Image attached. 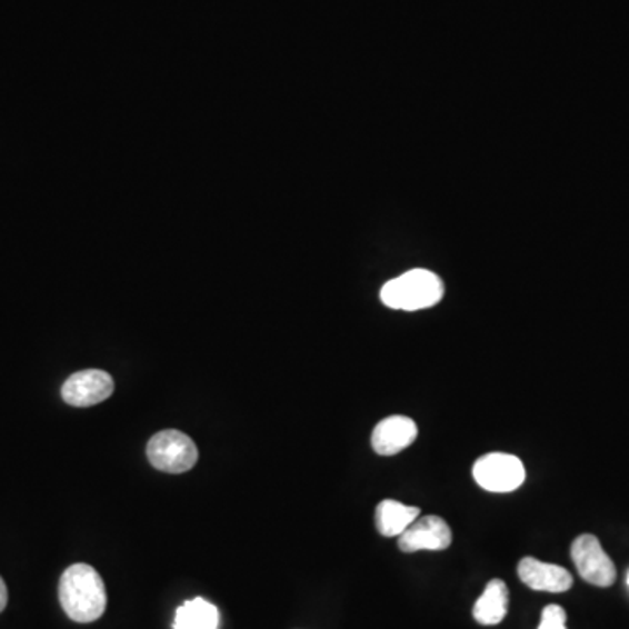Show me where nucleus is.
<instances>
[{"label": "nucleus", "instance_id": "f257e3e1", "mask_svg": "<svg viewBox=\"0 0 629 629\" xmlns=\"http://www.w3.org/2000/svg\"><path fill=\"white\" fill-rule=\"evenodd\" d=\"M58 597L67 616L82 625L97 621L106 612V585L100 573L87 563L67 568L60 579Z\"/></svg>", "mask_w": 629, "mask_h": 629}, {"label": "nucleus", "instance_id": "f03ea898", "mask_svg": "<svg viewBox=\"0 0 629 629\" xmlns=\"http://www.w3.org/2000/svg\"><path fill=\"white\" fill-rule=\"evenodd\" d=\"M445 286L432 271L411 270L393 278L381 289V301L392 310H426L441 301Z\"/></svg>", "mask_w": 629, "mask_h": 629}, {"label": "nucleus", "instance_id": "7ed1b4c3", "mask_svg": "<svg viewBox=\"0 0 629 629\" xmlns=\"http://www.w3.org/2000/svg\"><path fill=\"white\" fill-rule=\"evenodd\" d=\"M148 458L154 469L168 475L188 472L198 462V448L180 430H163L148 442Z\"/></svg>", "mask_w": 629, "mask_h": 629}, {"label": "nucleus", "instance_id": "20e7f679", "mask_svg": "<svg viewBox=\"0 0 629 629\" xmlns=\"http://www.w3.org/2000/svg\"><path fill=\"white\" fill-rule=\"evenodd\" d=\"M472 475L482 490L493 493L518 490L527 478L521 460L515 455L507 453H488L479 458Z\"/></svg>", "mask_w": 629, "mask_h": 629}, {"label": "nucleus", "instance_id": "39448f33", "mask_svg": "<svg viewBox=\"0 0 629 629\" xmlns=\"http://www.w3.org/2000/svg\"><path fill=\"white\" fill-rule=\"evenodd\" d=\"M572 560L579 576L589 585L609 588L616 582V565L601 548L600 540L591 533H585L573 540Z\"/></svg>", "mask_w": 629, "mask_h": 629}, {"label": "nucleus", "instance_id": "423d86ee", "mask_svg": "<svg viewBox=\"0 0 629 629\" xmlns=\"http://www.w3.org/2000/svg\"><path fill=\"white\" fill-rule=\"evenodd\" d=\"M114 392V380L111 375L100 369L79 371L63 383V401L74 408H90L107 401Z\"/></svg>", "mask_w": 629, "mask_h": 629}, {"label": "nucleus", "instance_id": "0eeeda50", "mask_svg": "<svg viewBox=\"0 0 629 629\" xmlns=\"http://www.w3.org/2000/svg\"><path fill=\"white\" fill-rule=\"evenodd\" d=\"M451 539L450 525L441 516H423L399 536V549L402 552L445 551L450 548Z\"/></svg>", "mask_w": 629, "mask_h": 629}, {"label": "nucleus", "instance_id": "6e6552de", "mask_svg": "<svg viewBox=\"0 0 629 629\" xmlns=\"http://www.w3.org/2000/svg\"><path fill=\"white\" fill-rule=\"evenodd\" d=\"M417 438V423L411 418L396 415V417L385 418L372 430V450L381 457H392L413 445Z\"/></svg>", "mask_w": 629, "mask_h": 629}, {"label": "nucleus", "instance_id": "1a4fd4ad", "mask_svg": "<svg viewBox=\"0 0 629 629\" xmlns=\"http://www.w3.org/2000/svg\"><path fill=\"white\" fill-rule=\"evenodd\" d=\"M519 579L533 591L565 592L572 588V573L558 565L543 563L537 558H523L519 561Z\"/></svg>", "mask_w": 629, "mask_h": 629}, {"label": "nucleus", "instance_id": "9d476101", "mask_svg": "<svg viewBox=\"0 0 629 629\" xmlns=\"http://www.w3.org/2000/svg\"><path fill=\"white\" fill-rule=\"evenodd\" d=\"M509 609V589L506 582L493 579L488 582L479 600L475 605V619L482 626H495L506 619Z\"/></svg>", "mask_w": 629, "mask_h": 629}, {"label": "nucleus", "instance_id": "9b49d317", "mask_svg": "<svg viewBox=\"0 0 629 629\" xmlns=\"http://www.w3.org/2000/svg\"><path fill=\"white\" fill-rule=\"evenodd\" d=\"M420 518V509L397 500H383L377 507V528L383 537H399L402 531Z\"/></svg>", "mask_w": 629, "mask_h": 629}, {"label": "nucleus", "instance_id": "f8f14e48", "mask_svg": "<svg viewBox=\"0 0 629 629\" xmlns=\"http://www.w3.org/2000/svg\"><path fill=\"white\" fill-rule=\"evenodd\" d=\"M176 629H217L219 628V610L216 605L203 598L186 601L177 609Z\"/></svg>", "mask_w": 629, "mask_h": 629}, {"label": "nucleus", "instance_id": "ddd939ff", "mask_svg": "<svg viewBox=\"0 0 629 629\" xmlns=\"http://www.w3.org/2000/svg\"><path fill=\"white\" fill-rule=\"evenodd\" d=\"M539 629H567V612L560 605H548L542 610Z\"/></svg>", "mask_w": 629, "mask_h": 629}, {"label": "nucleus", "instance_id": "4468645a", "mask_svg": "<svg viewBox=\"0 0 629 629\" xmlns=\"http://www.w3.org/2000/svg\"><path fill=\"white\" fill-rule=\"evenodd\" d=\"M8 605V588H6V582L2 577H0V612L6 609Z\"/></svg>", "mask_w": 629, "mask_h": 629}, {"label": "nucleus", "instance_id": "2eb2a0df", "mask_svg": "<svg viewBox=\"0 0 629 629\" xmlns=\"http://www.w3.org/2000/svg\"><path fill=\"white\" fill-rule=\"evenodd\" d=\"M628 586H629V572H628Z\"/></svg>", "mask_w": 629, "mask_h": 629}]
</instances>
